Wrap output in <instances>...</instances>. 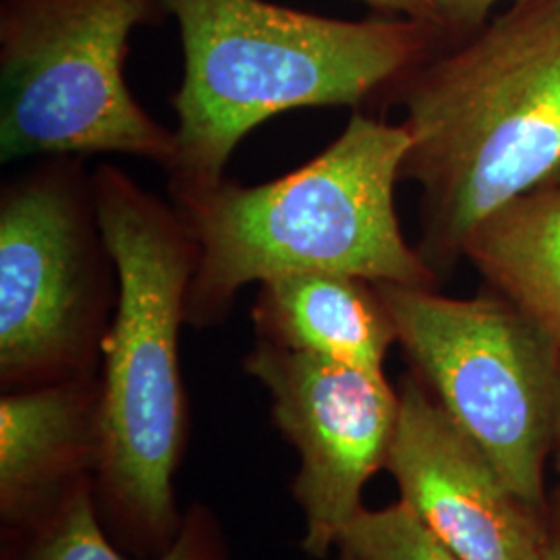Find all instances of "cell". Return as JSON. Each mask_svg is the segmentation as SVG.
I'll return each instance as SVG.
<instances>
[{
	"label": "cell",
	"mask_w": 560,
	"mask_h": 560,
	"mask_svg": "<svg viewBox=\"0 0 560 560\" xmlns=\"http://www.w3.org/2000/svg\"><path fill=\"white\" fill-rule=\"evenodd\" d=\"M393 102L409 136L400 180L421 191L416 247L442 279L486 214L560 183V0H515L442 44Z\"/></svg>",
	"instance_id": "obj_1"
},
{
	"label": "cell",
	"mask_w": 560,
	"mask_h": 560,
	"mask_svg": "<svg viewBox=\"0 0 560 560\" xmlns=\"http://www.w3.org/2000/svg\"><path fill=\"white\" fill-rule=\"evenodd\" d=\"M164 4L185 55L171 200L219 185L245 136L280 113L393 101L446 44L439 27L407 18L330 20L268 0Z\"/></svg>",
	"instance_id": "obj_2"
},
{
	"label": "cell",
	"mask_w": 560,
	"mask_h": 560,
	"mask_svg": "<svg viewBox=\"0 0 560 560\" xmlns=\"http://www.w3.org/2000/svg\"><path fill=\"white\" fill-rule=\"evenodd\" d=\"M407 150L400 122L353 113L337 140L284 177L252 187L224 179L175 198L200 245L187 322L222 320L243 287L301 272L436 289L439 275L397 217Z\"/></svg>",
	"instance_id": "obj_3"
},
{
	"label": "cell",
	"mask_w": 560,
	"mask_h": 560,
	"mask_svg": "<svg viewBox=\"0 0 560 560\" xmlns=\"http://www.w3.org/2000/svg\"><path fill=\"white\" fill-rule=\"evenodd\" d=\"M92 185L119 275L117 314L102 342V476L129 520L166 534L185 413L179 328L200 245L175 206L117 164H101Z\"/></svg>",
	"instance_id": "obj_4"
},
{
	"label": "cell",
	"mask_w": 560,
	"mask_h": 560,
	"mask_svg": "<svg viewBox=\"0 0 560 560\" xmlns=\"http://www.w3.org/2000/svg\"><path fill=\"white\" fill-rule=\"evenodd\" d=\"M164 0H2L0 161L127 154L175 159V133L133 98L125 62Z\"/></svg>",
	"instance_id": "obj_5"
},
{
	"label": "cell",
	"mask_w": 560,
	"mask_h": 560,
	"mask_svg": "<svg viewBox=\"0 0 560 560\" xmlns=\"http://www.w3.org/2000/svg\"><path fill=\"white\" fill-rule=\"evenodd\" d=\"M416 376L536 513L560 423V345L497 293L376 284Z\"/></svg>",
	"instance_id": "obj_6"
},
{
	"label": "cell",
	"mask_w": 560,
	"mask_h": 560,
	"mask_svg": "<svg viewBox=\"0 0 560 560\" xmlns=\"http://www.w3.org/2000/svg\"><path fill=\"white\" fill-rule=\"evenodd\" d=\"M119 298L81 156H44L0 194V376L9 386L88 376Z\"/></svg>",
	"instance_id": "obj_7"
},
{
	"label": "cell",
	"mask_w": 560,
	"mask_h": 560,
	"mask_svg": "<svg viewBox=\"0 0 560 560\" xmlns=\"http://www.w3.org/2000/svg\"><path fill=\"white\" fill-rule=\"evenodd\" d=\"M245 370L272 399V418L300 451L295 497L305 513L303 546L326 557L361 513L365 481L386 463L399 420V393L384 370H363L260 339Z\"/></svg>",
	"instance_id": "obj_8"
},
{
	"label": "cell",
	"mask_w": 560,
	"mask_h": 560,
	"mask_svg": "<svg viewBox=\"0 0 560 560\" xmlns=\"http://www.w3.org/2000/svg\"><path fill=\"white\" fill-rule=\"evenodd\" d=\"M384 467L400 502L460 560H546L541 513L513 494L416 374L400 382Z\"/></svg>",
	"instance_id": "obj_9"
},
{
	"label": "cell",
	"mask_w": 560,
	"mask_h": 560,
	"mask_svg": "<svg viewBox=\"0 0 560 560\" xmlns=\"http://www.w3.org/2000/svg\"><path fill=\"white\" fill-rule=\"evenodd\" d=\"M102 386L88 376L27 386L0 400V499L20 515L85 453L101 448Z\"/></svg>",
	"instance_id": "obj_10"
},
{
	"label": "cell",
	"mask_w": 560,
	"mask_h": 560,
	"mask_svg": "<svg viewBox=\"0 0 560 560\" xmlns=\"http://www.w3.org/2000/svg\"><path fill=\"white\" fill-rule=\"evenodd\" d=\"M261 339L363 370H382L397 335L376 284L301 272L261 282L254 307Z\"/></svg>",
	"instance_id": "obj_11"
},
{
	"label": "cell",
	"mask_w": 560,
	"mask_h": 560,
	"mask_svg": "<svg viewBox=\"0 0 560 560\" xmlns=\"http://www.w3.org/2000/svg\"><path fill=\"white\" fill-rule=\"evenodd\" d=\"M463 260L492 293L560 345V183L486 214L467 235Z\"/></svg>",
	"instance_id": "obj_12"
},
{
	"label": "cell",
	"mask_w": 560,
	"mask_h": 560,
	"mask_svg": "<svg viewBox=\"0 0 560 560\" xmlns=\"http://www.w3.org/2000/svg\"><path fill=\"white\" fill-rule=\"evenodd\" d=\"M339 546L358 560H460L400 501L381 511L361 509Z\"/></svg>",
	"instance_id": "obj_13"
},
{
	"label": "cell",
	"mask_w": 560,
	"mask_h": 560,
	"mask_svg": "<svg viewBox=\"0 0 560 560\" xmlns=\"http://www.w3.org/2000/svg\"><path fill=\"white\" fill-rule=\"evenodd\" d=\"M25 560H127L102 536L101 525L85 490L71 497L59 520L27 552ZM159 560H208V546L198 527H187Z\"/></svg>",
	"instance_id": "obj_14"
},
{
	"label": "cell",
	"mask_w": 560,
	"mask_h": 560,
	"mask_svg": "<svg viewBox=\"0 0 560 560\" xmlns=\"http://www.w3.org/2000/svg\"><path fill=\"white\" fill-rule=\"evenodd\" d=\"M504 0H432L442 36L446 42L474 34ZM515 2V0H509Z\"/></svg>",
	"instance_id": "obj_15"
},
{
	"label": "cell",
	"mask_w": 560,
	"mask_h": 560,
	"mask_svg": "<svg viewBox=\"0 0 560 560\" xmlns=\"http://www.w3.org/2000/svg\"><path fill=\"white\" fill-rule=\"evenodd\" d=\"M361 2L381 11L384 15L423 21V23H430V25L439 27V20H436V11L432 7V0H361Z\"/></svg>",
	"instance_id": "obj_16"
},
{
	"label": "cell",
	"mask_w": 560,
	"mask_h": 560,
	"mask_svg": "<svg viewBox=\"0 0 560 560\" xmlns=\"http://www.w3.org/2000/svg\"><path fill=\"white\" fill-rule=\"evenodd\" d=\"M544 552L546 560H560V499L552 506H544Z\"/></svg>",
	"instance_id": "obj_17"
},
{
	"label": "cell",
	"mask_w": 560,
	"mask_h": 560,
	"mask_svg": "<svg viewBox=\"0 0 560 560\" xmlns=\"http://www.w3.org/2000/svg\"><path fill=\"white\" fill-rule=\"evenodd\" d=\"M555 451H557V455H559V460H560V423H559V432H557V442H555Z\"/></svg>",
	"instance_id": "obj_18"
},
{
	"label": "cell",
	"mask_w": 560,
	"mask_h": 560,
	"mask_svg": "<svg viewBox=\"0 0 560 560\" xmlns=\"http://www.w3.org/2000/svg\"><path fill=\"white\" fill-rule=\"evenodd\" d=\"M340 560H358V559H353V557H349V555H342V559Z\"/></svg>",
	"instance_id": "obj_19"
}]
</instances>
